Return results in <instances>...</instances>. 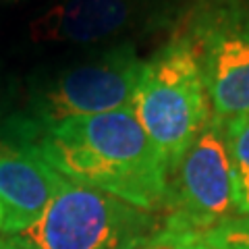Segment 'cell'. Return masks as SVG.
<instances>
[{"instance_id": "cell-11", "label": "cell", "mask_w": 249, "mask_h": 249, "mask_svg": "<svg viewBox=\"0 0 249 249\" xmlns=\"http://www.w3.org/2000/svg\"><path fill=\"white\" fill-rule=\"evenodd\" d=\"M201 243H204V239H201L199 232L177 229L173 224L164 222L162 229L152 239H147L137 249H196Z\"/></svg>"}, {"instance_id": "cell-1", "label": "cell", "mask_w": 249, "mask_h": 249, "mask_svg": "<svg viewBox=\"0 0 249 249\" xmlns=\"http://www.w3.org/2000/svg\"><path fill=\"white\" fill-rule=\"evenodd\" d=\"M65 178L156 212L168 168L133 108L73 116L31 131L23 142Z\"/></svg>"}, {"instance_id": "cell-7", "label": "cell", "mask_w": 249, "mask_h": 249, "mask_svg": "<svg viewBox=\"0 0 249 249\" xmlns=\"http://www.w3.org/2000/svg\"><path fill=\"white\" fill-rule=\"evenodd\" d=\"M160 13L154 0H58L31 21L29 37L36 44H106Z\"/></svg>"}, {"instance_id": "cell-15", "label": "cell", "mask_w": 249, "mask_h": 249, "mask_svg": "<svg viewBox=\"0 0 249 249\" xmlns=\"http://www.w3.org/2000/svg\"><path fill=\"white\" fill-rule=\"evenodd\" d=\"M0 235H2V206H0Z\"/></svg>"}, {"instance_id": "cell-2", "label": "cell", "mask_w": 249, "mask_h": 249, "mask_svg": "<svg viewBox=\"0 0 249 249\" xmlns=\"http://www.w3.org/2000/svg\"><path fill=\"white\" fill-rule=\"evenodd\" d=\"M143 62L135 44L121 42L60 67L48 77H36L2 139L23 143L31 131L44 124L129 110L133 108Z\"/></svg>"}, {"instance_id": "cell-16", "label": "cell", "mask_w": 249, "mask_h": 249, "mask_svg": "<svg viewBox=\"0 0 249 249\" xmlns=\"http://www.w3.org/2000/svg\"><path fill=\"white\" fill-rule=\"evenodd\" d=\"M196 249H210V247H208V245H206V243H201V245H197V247H196Z\"/></svg>"}, {"instance_id": "cell-12", "label": "cell", "mask_w": 249, "mask_h": 249, "mask_svg": "<svg viewBox=\"0 0 249 249\" xmlns=\"http://www.w3.org/2000/svg\"><path fill=\"white\" fill-rule=\"evenodd\" d=\"M17 98H19L17 85L9 79H4V77H0V137L6 135L13 121L17 119V112H19Z\"/></svg>"}, {"instance_id": "cell-3", "label": "cell", "mask_w": 249, "mask_h": 249, "mask_svg": "<svg viewBox=\"0 0 249 249\" xmlns=\"http://www.w3.org/2000/svg\"><path fill=\"white\" fill-rule=\"evenodd\" d=\"M133 112L168 170L214 114L197 56L178 31L143 62Z\"/></svg>"}, {"instance_id": "cell-5", "label": "cell", "mask_w": 249, "mask_h": 249, "mask_svg": "<svg viewBox=\"0 0 249 249\" xmlns=\"http://www.w3.org/2000/svg\"><path fill=\"white\" fill-rule=\"evenodd\" d=\"M187 37L201 67L212 112L222 119L249 112V2L191 0L183 15Z\"/></svg>"}, {"instance_id": "cell-8", "label": "cell", "mask_w": 249, "mask_h": 249, "mask_svg": "<svg viewBox=\"0 0 249 249\" xmlns=\"http://www.w3.org/2000/svg\"><path fill=\"white\" fill-rule=\"evenodd\" d=\"M67 178L56 173L34 147L0 139V206L2 235H17L29 229Z\"/></svg>"}, {"instance_id": "cell-13", "label": "cell", "mask_w": 249, "mask_h": 249, "mask_svg": "<svg viewBox=\"0 0 249 249\" xmlns=\"http://www.w3.org/2000/svg\"><path fill=\"white\" fill-rule=\"evenodd\" d=\"M235 206L237 216H249V178L235 181Z\"/></svg>"}, {"instance_id": "cell-4", "label": "cell", "mask_w": 249, "mask_h": 249, "mask_svg": "<svg viewBox=\"0 0 249 249\" xmlns=\"http://www.w3.org/2000/svg\"><path fill=\"white\" fill-rule=\"evenodd\" d=\"M162 224L150 210L67 178L37 222L0 239L17 249H137Z\"/></svg>"}, {"instance_id": "cell-9", "label": "cell", "mask_w": 249, "mask_h": 249, "mask_svg": "<svg viewBox=\"0 0 249 249\" xmlns=\"http://www.w3.org/2000/svg\"><path fill=\"white\" fill-rule=\"evenodd\" d=\"M201 239L210 249H249V216H232Z\"/></svg>"}, {"instance_id": "cell-6", "label": "cell", "mask_w": 249, "mask_h": 249, "mask_svg": "<svg viewBox=\"0 0 249 249\" xmlns=\"http://www.w3.org/2000/svg\"><path fill=\"white\" fill-rule=\"evenodd\" d=\"M235 164L227 139V123L212 114L177 164L168 170L162 208L166 224L204 235L237 216Z\"/></svg>"}, {"instance_id": "cell-10", "label": "cell", "mask_w": 249, "mask_h": 249, "mask_svg": "<svg viewBox=\"0 0 249 249\" xmlns=\"http://www.w3.org/2000/svg\"><path fill=\"white\" fill-rule=\"evenodd\" d=\"M237 181L249 178V112L224 119Z\"/></svg>"}, {"instance_id": "cell-14", "label": "cell", "mask_w": 249, "mask_h": 249, "mask_svg": "<svg viewBox=\"0 0 249 249\" xmlns=\"http://www.w3.org/2000/svg\"><path fill=\"white\" fill-rule=\"evenodd\" d=\"M0 249H17V247H13L11 243H6L4 239H0Z\"/></svg>"}]
</instances>
